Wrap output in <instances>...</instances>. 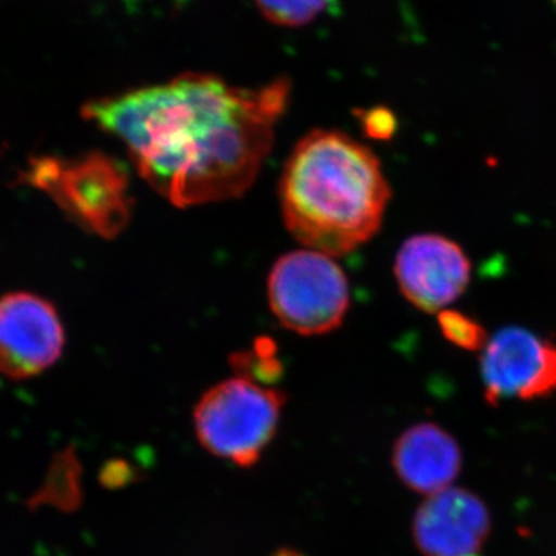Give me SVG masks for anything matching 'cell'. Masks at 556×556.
Returning <instances> with one entry per match:
<instances>
[{"label":"cell","instance_id":"cell-10","mask_svg":"<svg viewBox=\"0 0 556 556\" xmlns=\"http://www.w3.org/2000/svg\"><path fill=\"white\" fill-rule=\"evenodd\" d=\"M393 467L409 490L430 496L448 489L459 477L463 452L456 439L438 424H415L397 438Z\"/></svg>","mask_w":556,"mask_h":556},{"label":"cell","instance_id":"cell-14","mask_svg":"<svg viewBox=\"0 0 556 556\" xmlns=\"http://www.w3.org/2000/svg\"><path fill=\"white\" fill-rule=\"evenodd\" d=\"M362 124L368 137L388 139L396 131V118L390 110L378 108L361 113Z\"/></svg>","mask_w":556,"mask_h":556},{"label":"cell","instance_id":"cell-8","mask_svg":"<svg viewBox=\"0 0 556 556\" xmlns=\"http://www.w3.org/2000/svg\"><path fill=\"white\" fill-rule=\"evenodd\" d=\"M396 278L402 294L417 309L444 311L470 283L471 265L455 241L434 233L415 236L399 249Z\"/></svg>","mask_w":556,"mask_h":556},{"label":"cell","instance_id":"cell-11","mask_svg":"<svg viewBox=\"0 0 556 556\" xmlns=\"http://www.w3.org/2000/svg\"><path fill=\"white\" fill-rule=\"evenodd\" d=\"M263 16L281 27H302L316 21L332 0H254Z\"/></svg>","mask_w":556,"mask_h":556},{"label":"cell","instance_id":"cell-12","mask_svg":"<svg viewBox=\"0 0 556 556\" xmlns=\"http://www.w3.org/2000/svg\"><path fill=\"white\" fill-rule=\"evenodd\" d=\"M232 364L237 376L257 382L260 386L276 382L281 376V365L269 340H258L254 350L236 354Z\"/></svg>","mask_w":556,"mask_h":556},{"label":"cell","instance_id":"cell-5","mask_svg":"<svg viewBox=\"0 0 556 556\" xmlns=\"http://www.w3.org/2000/svg\"><path fill=\"white\" fill-rule=\"evenodd\" d=\"M270 311L289 331L321 336L342 325L350 285L331 255L300 249L278 258L269 274Z\"/></svg>","mask_w":556,"mask_h":556},{"label":"cell","instance_id":"cell-3","mask_svg":"<svg viewBox=\"0 0 556 556\" xmlns=\"http://www.w3.org/2000/svg\"><path fill=\"white\" fill-rule=\"evenodd\" d=\"M25 181L43 190L76 225L102 239H115L129 225L134 203L129 177L118 161L104 153L31 161Z\"/></svg>","mask_w":556,"mask_h":556},{"label":"cell","instance_id":"cell-4","mask_svg":"<svg viewBox=\"0 0 556 556\" xmlns=\"http://www.w3.org/2000/svg\"><path fill=\"white\" fill-rule=\"evenodd\" d=\"M287 394L241 376L203 394L193 412L200 444L239 467L258 463L276 437Z\"/></svg>","mask_w":556,"mask_h":556},{"label":"cell","instance_id":"cell-6","mask_svg":"<svg viewBox=\"0 0 556 556\" xmlns=\"http://www.w3.org/2000/svg\"><path fill=\"white\" fill-rule=\"evenodd\" d=\"M486 404L536 401L556 393V343L526 328L510 327L486 342L481 357Z\"/></svg>","mask_w":556,"mask_h":556},{"label":"cell","instance_id":"cell-15","mask_svg":"<svg viewBox=\"0 0 556 556\" xmlns=\"http://www.w3.org/2000/svg\"><path fill=\"white\" fill-rule=\"evenodd\" d=\"M475 556H478V555H475Z\"/></svg>","mask_w":556,"mask_h":556},{"label":"cell","instance_id":"cell-1","mask_svg":"<svg viewBox=\"0 0 556 556\" xmlns=\"http://www.w3.org/2000/svg\"><path fill=\"white\" fill-rule=\"evenodd\" d=\"M291 86L241 89L204 73L87 102L84 118L119 138L146 182L177 207L239 199L273 149Z\"/></svg>","mask_w":556,"mask_h":556},{"label":"cell","instance_id":"cell-7","mask_svg":"<svg viewBox=\"0 0 556 556\" xmlns=\"http://www.w3.org/2000/svg\"><path fill=\"white\" fill-rule=\"evenodd\" d=\"M56 309L31 294L0 300V375L28 379L50 368L64 350Z\"/></svg>","mask_w":556,"mask_h":556},{"label":"cell","instance_id":"cell-9","mask_svg":"<svg viewBox=\"0 0 556 556\" xmlns=\"http://www.w3.org/2000/svg\"><path fill=\"white\" fill-rule=\"evenodd\" d=\"M492 532L484 501L460 486L426 497L413 517L412 533L424 556H475Z\"/></svg>","mask_w":556,"mask_h":556},{"label":"cell","instance_id":"cell-13","mask_svg":"<svg viewBox=\"0 0 556 556\" xmlns=\"http://www.w3.org/2000/svg\"><path fill=\"white\" fill-rule=\"evenodd\" d=\"M439 328L442 334L453 345L463 348V350L477 351L484 350L486 342L485 329L473 318L456 313V311L444 309L439 314Z\"/></svg>","mask_w":556,"mask_h":556},{"label":"cell","instance_id":"cell-2","mask_svg":"<svg viewBox=\"0 0 556 556\" xmlns=\"http://www.w3.org/2000/svg\"><path fill=\"white\" fill-rule=\"evenodd\" d=\"M391 192L375 153L338 130H314L292 150L280 182L289 232L338 257L378 233Z\"/></svg>","mask_w":556,"mask_h":556}]
</instances>
